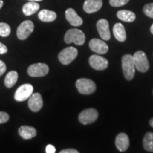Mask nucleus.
I'll return each instance as SVG.
<instances>
[{"label":"nucleus","instance_id":"7ed1b4c3","mask_svg":"<svg viewBox=\"0 0 153 153\" xmlns=\"http://www.w3.org/2000/svg\"><path fill=\"white\" fill-rule=\"evenodd\" d=\"M76 87L78 91L82 94H91L97 89V86L94 81L87 78H81L76 80Z\"/></svg>","mask_w":153,"mask_h":153},{"label":"nucleus","instance_id":"cd10ccee","mask_svg":"<svg viewBox=\"0 0 153 153\" xmlns=\"http://www.w3.org/2000/svg\"><path fill=\"white\" fill-rule=\"evenodd\" d=\"M7 70V66H6L5 63L2 60H0V76L4 73Z\"/></svg>","mask_w":153,"mask_h":153},{"label":"nucleus","instance_id":"f3484780","mask_svg":"<svg viewBox=\"0 0 153 153\" xmlns=\"http://www.w3.org/2000/svg\"><path fill=\"white\" fill-rule=\"evenodd\" d=\"M19 134L23 139L29 140L36 136V134H37V131L31 126H22L19 128Z\"/></svg>","mask_w":153,"mask_h":153},{"label":"nucleus","instance_id":"412c9836","mask_svg":"<svg viewBox=\"0 0 153 153\" xmlns=\"http://www.w3.org/2000/svg\"><path fill=\"white\" fill-rule=\"evenodd\" d=\"M118 18L126 22H133L135 19V14L133 11L120 10L117 12Z\"/></svg>","mask_w":153,"mask_h":153},{"label":"nucleus","instance_id":"2f4dec72","mask_svg":"<svg viewBox=\"0 0 153 153\" xmlns=\"http://www.w3.org/2000/svg\"><path fill=\"white\" fill-rule=\"evenodd\" d=\"M3 4H4V1L2 0H0V9H1V7H3Z\"/></svg>","mask_w":153,"mask_h":153},{"label":"nucleus","instance_id":"f257e3e1","mask_svg":"<svg viewBox=\"0 0 153 153\" xmlns=\"http://www.w3.org/2000/svg\"><path fill=\"white\" fill-rule=\"evenodd\" d=\"M122 68L126 79L127 80L133 79L135 72V66L133 55L130 54L123 55L122 57Z\"/></svg>","mask_w":153,"mask_h":153},{"label":"nucleus","instance_id":"dca6fc26","mask_svg":"<svg viewBox=\"0 0 153 153\" xmlns=\"http://www.w3.org/2000/svg\"><path fill=\"white\" fill-rule=\"evenodd\" d=\"M65 18L73 26H79L83 24V20L73 9H68L65 11Z\"/></svg>","mask_w":153,"mask_h":153},{"label":"nucleus","instance_id":"393cba45","mask_svg":"<svg viewBox=\"0 0 153 153\" xmlns=\"http://www.w3.org/2000/svg\"><path fill=\"white\" fill-rule=\"evenodd\" d=\"M143 12L146 16L153 19V3L145 4L143 7Z\"/></svg>","mask_w":153,"mask_h":153},{"label":"nucleus","instance_id":"aec40b11","mask_svg":"<svg viewBox=\"0 0 153 153\" xmlns=\"http://www.w3.org/2000/svg\"><path fill=\"white\" fill-rule=\"evenodd\" d=\"M40 5L36 1H30L29 2L26 3L23 6L22 11L23 13L26 15V16H30V15L35 14L39 10Z\"/></svg>","mask_w":153,"mask_h":153},{"label":"nucleus","instance_id":"2eb2a0df","mask_svg":"<svg viewBox=\"0 0 153 153\" xmlns=\"http://www.w3.org/2000/svg\"><path fill=\"white\" fill-rule=\"evenodd\" d=\"M115 143H116V148L120 152H125L129 147V137L126 133H119L116 137Z\"/></svg>","mask_w":153,"mask_h":153},{"label":"nucleus","instance_id":"5701e85b","mask_svg":"<svg viewBox=\"0 0 153 153\" xmlns=\"http://www.w3.org/2000/svg\"><path fill=\"white\" fill-rule=\"evenodd\" d=\"M143 147L148 152H153V133L148 132L143 138Z\"/></svg>","mask_w":153,"mask_h":153},{"label":"nucleus","instance_id":"473e14b6","mask_svg":"<svg viewBox=\"0 0 153 153\" xmlns=\"http://www.w3.org/2000/svg\"><path fill=\"white\" fill-rule=\"evenodd\" d=\"M150 125L153 128V118H152V119H150Z\"/></svg>","mask_w":153,"mask_h":153},{"label":"nucleus","instance_id":"4468645a","mask_svg":"<svg viewBox=\"0 0 153 153\" xmlns=\"http://www.w3.org/2000/svg\"><path fill=\"white\" fill-rule=\"evenodd\" d=\"M102 0H85L83 5L84 11L87 14H91L100 10L102 7Z\"/></svg>","mask_w":153,"mask_h":153},{"label":"nucleus","instance_id":"b1692460","mask_svg":"<svg viewBox=\"0 0 153 153\" xmlns=\"http://www.w3.org/2000/svg\"><path fill=\"white\" fill-rule=\"evenodd\" d=\"M11 33V28L6 23H0V36L1 37H7Z\"/></svg>","mask_w":153,"mask_h":153},{"label":"nucleus","instance_id":"39448f33","mask_svg":"<svg viewBox=\"0 0 153 153\" xmlns=\"http://www.w3.org/2000/svg\"><path fill=\"white\" fill-rule=\"evenodd\" d=\"M78 55V51L74 47H68L63 49L58 55V59L62 65H67L75 60Z\"/></svg>","mask_w":153,"mask_h":153},{"label":"nucleus","instance_id":"c756f323","mask_svg":"<svg viewBox=\"0 0 153 153\" xmlns=\"http://www.w3.org/2000/svg\"><path fill=\"white\" fill-rule=\"evenodd\" d=\"M7 51H8L7 47L4 44H3L2 43L0 42V54L1 55L5 54V53H7Z\"/></svg>","mask_w":153,"mask_h":153},{"label":"nucleus","instance_id":"6ab92c4d","mask_svg":"<svg viewBox=\"0 0 153 153\" xmlns=\"http://www.w3.org/2000/svg\"><path fill=\"white\" fill-rule=\"evenodd\" d=\"M38 16L42 22H52L56 19L57 14L55 11L48 10V9H43L39 11Z\"/></svg>","mask_w":153,"mask_h":153},{"label":"nucleus","instance_id":"c85d7f7f","mask_svg":"<svg viewBox=\"0 0 153 153\" xmlns=\"http://www.w3.org/2000/svg\"><path fill=\"white\" fill-rule=\"evenodd\" d=\"M45 152L46 153H55L56 152V149L52 145H48L45 149Z\"/></svg>","mask_w":153,"mask_h":153},{"label":"nucleus","instance_id":"bb28decb","mask_svg":"<svg viewBox=\"0 0 153 153\" xmlns=\"http://www.w3.org/2000/svg\"><path fill=\"white\" fill-rule=\"evenodd\" d=\"M9 119V116L7 113L4 111H0V124L4 123Z\"/></svg>","mask_w":153,"mask_h":153},{"label":"nucleus","instance_id":"20e7f679","mask_svg":"<svg viewBox=\"0 0 153 153\" xmlns=\"http://www.w3.org/2000/svg\"><path fill=\"white\" fill-rule=\"evenodd\" d=\"M133 60L135 68L140 72H146L150 68L148 60L146 55L143 51H139L135 53L133 55Z\"/></svg>","mask_w":153,"mask_h":153},{"label":"nucleus","instance_id":"7c9ffc66","mask_svg":"<svg viewBox=\"0 0 153 153\" xmlns=\"http://www.w3.org/2000/svg\"><path fill=\"white\" fill-rule=\"evenodd\" d=\"M60 153H79V151L74 150V149L69 148V149H65V150H61Z\"/></svg>","mask_w":153,"mask_h":153},{"label":"nucleus","instance_id":"1a4fd4ad","mask_svg":"<svg viewBox=\"0 0 153 153\" xmlns=\"http://www.w3.org/2000/svg\"><path fill=\"white\" fill-rule=\"evenodd\" d=\"M27 72L28 75L33 77L43 76L48 73L49 68L45 63H36L28 67Z\"/></svg>","mask_w":153,"mask_h":153},{"label":"nucleus","instance_id":"9d476101","mask_svg":"<svg viewBox=\"0 0 153 153\" xmlns=\"http://www.w3.org/2000/svg\"><path fill=\"white\" fill-rule=\"evenodd\" d=\"M89 65L96 70H104L108 68V62L106 58L99 55H93L89 57Z\"/></svg>","mask_w":153,"mask_h":153},{"label":"nucleus","instance_id":"ddd939ff","mask_svg":"<svg viewBox=\"0 0 153 153\" xmlns=\"http://www.w3.org/2000/svg\"><path fill=\"white\" fill-rule=\"evenodd\" d=\"M28 107L32 111L38 112L41 109L43 105V98L39 93L32 94L28 99Z\"/></svg>","mask_w":153,"mask_h":153},{"label":"nucleus","instance_id":"0eeeda50","mask_svg":"<svg viewBox=\"0 0 153 153\" xmlns=\"http://www.w3.org/2000/svg\"><path fill=\"white\" fill-rule=\"evenodd\" d=\"M33 93V87L30 84H24L20 86L16 89L14 94V99L17 101H24L29 97Z\"/></svg>","mask_w":153,"mask_h":153},{"label":"nucleus","instance_id":"f8f14e48","mask_svg":"<svg viewBox=\"0 0 153 153\" xmlns=\"http://www.w3.org/2000/svg\"><path fill=\"white\" fill-rule=\"evenodd\" d=\"M97 27L100 37L104 41H108L111 38V33L108 21L104 19H100L97 22Z\"/></svg>","mask_w":153,"mask_h":153},{"label":"nucleus","instance_id":"f704fd0d","mask_svg":"<svg viewBox=\"0 0 153 153\" xmlns=\"http://www.w3.org/2000/svg\"><path fill=\"white\" fill-rule=\"evenodd\" d=\"M28 1H43V0H28Z\"/></svg>","mask_w":153,"mask_h":153},{"label":"nucleus","instance_id":"423d86ee","mask_svg":"<svg viewBox=\"0 0 153 153\" xmlns=\"http://www.w3.org/2000/svg\"><path fill=\"white\" fill-rule=\"evenodd\" d=\"M34 30L33 23L30 20L24 21L19 26L16 30V35L19 39L26 40L33 33Z\"/></svg>","mask_w":153,"mask_h":153},{"label":"nucleus","instance_id":"4be33fe9","mask_svg":"<svg viewBox=\"0 0 153 153\" xmlns=\"http://www.w3.org/2000/svg\"><path fill=\"white\" fill-rule=\"evenodd\" d=\"M18 73L16 71H10L6 76L4 79V85L7 88L14 87L18 80Z\"/></svg>","mask_w":153,"mask_h":153},{"label":"nucleus","instance_id":"a878e982","mask_svg":"<svg viewBox=\"0 0 153 153\" xmlns=\"http://www.w3.org/2000/svg\"><path fill=\"white\" fill-rule=\"evenodd\" d=\"M130 0H109V3L112 7H118L126 4Z\"/></svg>","mask_w":153,"mask_h":153},{"label":"nucleus","instance_id":"9b49d317","mask_svg":"<svg viewBox=\"0 0 153 153\" xmlns=\"http://www.w3.org/2000/svg\"><path fill=\"white\" fill-rule=\"evenodd\" d=\"M89 48L91 51L98 54H106L108 51V45L98 38H93L89 41Z\"/></svg>","mask_w":153,"mask_h":153},{"label":"nucleus","instance_id":"a211bd4d","mask_svg":"<svg viewBox=\"0 0 153 153\" xmlns=\"http://www.w3.org/2000/svg\"><path fill=\"white\" fill-rule=\"evenodd\" d=\"M115 38L120 42H124L126 40V32L123 25L120 23H117L114 25L113 28Z\"/></svg>","mask_w":153,"mask_h":153},{"label":"nucleus","instance_id":"6e6552de","mask_svg":"<svg viewBox=\"0 0 153 153\" xmlns=\"http://www.w3.org/2000/svg\"><path fill=\"white\" fill-rule=\"evenodd\" d=\"M99 113L95 108H87L80 113L79 115V122L84 125L92 123L98 118Z\"/></svg>","mask_w":153,"mask_h":153},{"label":"nucleus","instance_id":"72a5a7b5","mask_svg":"<svg viewBox=\"0 0 153 153\" xmlns=\"http://www.w3.org/2000/svg\"><path fill=\"white\" fill-rule=\"evenodd\" d=\"M150 31H151V33L153 34V24L151 26V27H150Z\"/></svg>","mask_w":153,"mask_h":153},{"label":"nucleus","instance_id":"f03ea898","mask_svg":"<svg viewBox=\"0 0 153 153\" xmlns=\"http://www.w3.org/2000/svg\"><path fill=\"white\" fill-rule=\"evenodd\" d=\"M65 41L68 44L74 43L77 45H82L85 42V35L81 30L72 28L66 32Z\"/></svg>","mask_w":153,"mask_h":153}]
</instances>
